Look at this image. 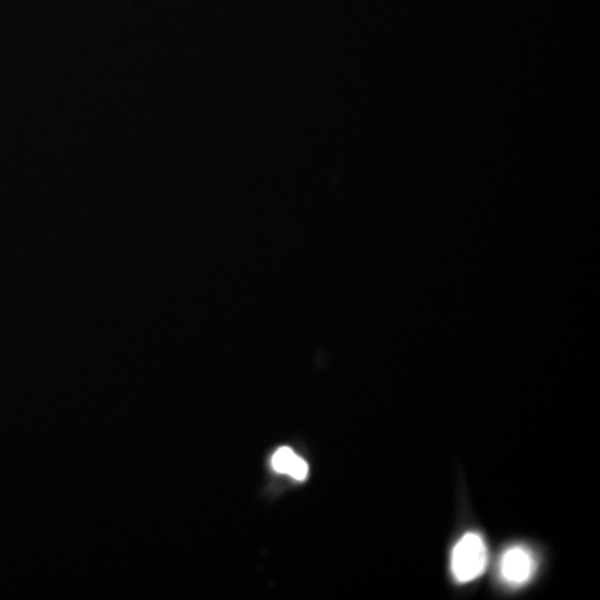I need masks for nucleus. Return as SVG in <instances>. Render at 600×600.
Listing matches in <instances>:
<instances>
[{
	"label": "nucleus",
	"instance_id": "obj_3",
	"mask_svg": "<svg viewBox=\"0 0 600 600\" xmlns=\"http://www.w3.org/2000/svg\"><path fill=\"white\" fill-rule=\"evenodd\" d=\"M270 466L275 473L285 474L295 480H306L309 476V466L301 455L295 454L291 448H281L270 458Z\"/></svg>",
	"mask_w": 600,
	"mask_h": 600
},
{
	"label": "nucleus",
	"instance_id": "obj_2",
	"mask_svg": "<svg viewBox=\"0 0 600 600\" xmlns=\"http://www.w3.org/2000/svg\"><path fill=\"white\" fill-rule=\"evenodd\" d=\"M536 562L527 549L512 548L501 561V576L509 586L521 587L532 579Z\"/></svg>",
	"mask_w": 600,
	"mask_h": 600
},
{
	"label": "nucleus",
	"instance_id": "obj_1",
	"mask_svg": "<svg viewBox=\"0 0 600 600\" xmlns=\"http://www.w3.org/2000/svg\"><path fill=\"white\" fill-rule=\"evenodd\" d=\"M487 548L479 534H466L452 551V574L457 583L466 584L482 576L487 567Z\"/></svg>",
	"mask_w": 600,
	"mask_h": 600
}]
</instances>
